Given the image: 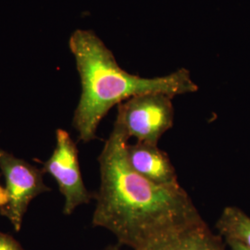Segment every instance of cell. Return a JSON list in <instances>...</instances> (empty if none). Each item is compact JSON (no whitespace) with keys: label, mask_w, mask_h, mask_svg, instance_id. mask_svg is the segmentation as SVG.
Masks as SVG:
<instances>
[{"label":"cell","mask_w":250,"mask_h":250,"mask_svg":"<svg viewBox=\"0 0 250 250\" xmlns=\"http://www.w3.org/2000/svg\"><path fill=\"white\" fill-rule=\"evenodd\" d=\"M128 140L115 120L98 159L100 187L94 197L92 225L111 232L122 247L139 250L203 219L181 186L156 185L131 167L126 155Z\"/></svg>","instance_id":"obj_1"},{"label":"cell","mask_w":250,"mask_h":250,"mask_svg":"<svg viewBox=\"0 0 250 250\" xmlns=\"http://www.w3.org/2000/svg\"><path fill=\"white\" fill-rule=\"evenodd\" d=\"M69 46L82 88L72 126L83 143L98 139L99 125L110 108L130 98L146 93H164L174 98L198 90L186 68L154 78L126 72L118 64L112 51L92 30L74 31Z\"/></svg>","instance_id":"obj_2"},{"label":"cell","mask_w":250,"mask_h":250,"mask_svg":"<svg viewBox=\"0 0 250 250\" xmlns=\"http://www.w3.org/2000/svg\"><path fill=\"white\" fill-rule=\"evenodd\" d=\"M172 97L164 93H146L118 105L116 120L136 142L158 145L161 136L173 126Z\"/></svg>","instance_id":"obj_3"},{"label":"cell","mask_w":250,"mask_h":250,"mask_svg":"<svg viewBox=\"0 0 250 250\" xmlns=\"http://www.w3.org/2000/svg\"><path fill=\"white\" fill-rule=\"evenodd\" d=\"M0 171L5 179L7 203L0 208V215L9 220L16 232H20L28 208L36 197L50 192L44 182L45 174L26 161L0 147Z\"/></svg>","instance_id":"obj_4"},{"label":"cell","mask_w":250,"mask_h":250,"mask_svg":"<svg viewBox=\"0 0 250 250\" xmlns=\"http://www.w3.org/2000/svg\"><path fill=\"white\" fill-rule=\"evenodd\" d=\"M42 170L56 181L64 197L63 214L72 215L79 206L88 204L95 197L83 183L77 145L67 131L56 130V146L52 155L43 163Z\"/></svg>","instance_id":"obj_5"},{"label":"cell","mask_w":250,"mask_h":250,"mask_svg":"<svg viewBox=\"0 0 250 250\" xmlns=\"http://www.w3.org/2000/svg\"><path fill=\"white\" fill-rule=\"evenodd\" d=\"M127 159L137 173L152 183L175 188L179 187L178 176L168 154L156 144L136 142L126 146Z\"/></svg>","instance_id":"obj_6"},{"label":"cell","mask_w":250,"mask_h":250,"mask_svg":"<svg viewBox=\"0 0 250 250\" xmlns=\"http://www.w3.org/2000/svg\"><path fill=\"white\" fill-rule=\"evenodd\" d=\"M139 250H225L224 239L204 220L170 232Z\"/></svg>","instance_id":"obj_7"},{"label":"cell","mask_w":250,"mask_h":250,"mask_svg":"<svg viewBox=\"0 0 250 250\" xmlns=\"http://www.w3.org/2000/svg\"><path fill=\"white\" fill-rule=\"evenodd\" d=\"M215 227L224 241L240 242L250 250V217L241 208L226 207Z\"/></svg>","instance_id":"obj_8"},{"label":"cell","mask_w":250,"mask_h":250,"mask_svg":"<svg viewBox=\"0 0 250 250\" xmlns=\"http://www.w3.org/2000/svg\"><path fill=\"white\" fill-rule=\"evenodd\" d=\"M0 250H25L10 234L0 232Z\"/></svg>","instance_id":"obj_9"},{"label":"cell","mask_w":250,"mask_h":250,"mask_svg":"<svg viewBox=\"0 0 250 250\" xmlns=\"http://www.w3.org/2000/svg\"><path fill=\"white\" fill-rule=\"evenodd\" d=\"M226 244L229 246L231 250H250L246 246H244L240 242L234 241V240H227Z\"/></svg>","instance_id":"obj_10"},{"label":"cell","mask_w":250,"mask_h":250,"mask_svg":"<svg viewBox=\"0 0 250 250\" xmlns=\"http://www.w3.org/2000/svg\"><path fill=\"white\" fill-rule=\"evenodd\" d=\"M7 200H8V197H7L5 188L0 185V208H2L7 203Z\"/></svg>","instance_id":"obj_11"},{"label":"cell","mask_w":250,"mask_h":250,"mask_svg":"<svg viewBox=\"0 0 250 250\" xmlns=\"http://www.w3.org/2000/svg\"><path fill=\"white\" fill-rule=\"evenodd\" d=\"M122 250V246L120 244H115V245H109L106 247L104 250Z\"/></svg>","instance_id":"obj_12"}]
</instances>
